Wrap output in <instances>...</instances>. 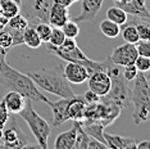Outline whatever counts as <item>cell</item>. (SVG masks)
I'll use <instances>...</instances> for the list:
<instances>
[{"instance_id":"6da1fadb","label":"cell","mask_w":150,"mask_h":149,"mask_svg":"<svg viewBox=\"0 0 150 149\" xmlns=\"http://www.w3.org/2000/svg\"><path fill=\"white\" fill-rule=\"evenodd\" d=\"M0 85L17 91L23 98L32 101H44L46 104L49 101L28 74L14 70L6 63V60L0 63Z\"/></svg>"},{"instance_id":"7a4b0ae2","label":"cell","mask_w":150,"mask_h":149,"mask_svg":"<svg viewBox=\"0 0 150 149\" xmlns=\"http://www.w3.org/2000/svg\"><path fill=\"white\" fill-rule=\"evenodd\" d=\"M33 80L37 87H41L47 93L60 98H73V93L69 82L63 73V67L54 68H41L27 73Z\"/></svg>"},{"instance_id":"3957f363","label":"cell","mask_w":150,"mask_h":149,"mask_svg":"<svg viewBox=\"0 0 150 149\" xmlns=\"http://www.w3.org/2000/svg\"><path fill=\"white\" fill-rule=\"evenodd\" d=\"M131 87V103L134 104L132 118L136 125L146 122L150 113V87L145 72H139Z\"/></svg>"},{"instance_id":"277c9868","label":"cell","mask_w":150,"mask_h":149,"mask_svg":"<svg viewBox=\"0 0 150 149\" xmlns=\"http://www.w3.org/2000/svg\"><path fill=\"white\" fill-rule=\"evenodd\" d=\"M19 116H21L25 122L28 125L30 130L33 134L37 145L42 149L47 148V139L50 136V133H52V126L47 123V121L45 118H42L37 112L33 109L32 106V100L26 99L25 107L23 109L19 112Z\"/></svg>"},{"instance_id":"5b68a950","label":"cell","mask_w":150,"mask_h":149,"mask_svg":"<svg viewBox=\"0 0 150 149\" xmlns=\"http://www.w3.org/2000/svg\"><path fill=\"white\" fill-rule=\"evenodd\" d=\"M108 73L112 80V86L107 95L101 98L114 101L122 109L127 108L131 103V89L127 86L128 81H126V79L123 77L122 71L119 70V66L114 64L112 60L108 67Z\"/></svg>"},{"instance_id":"8992f818","label":"cell","mask_w":150,"mask_h":149,"mask_svg":"<svg viewBox=\"0 0 150 149\" xmlns=\"http://www.w3.org/2000/svg\"><path fill=\"white\" fill-rule=\"evenodd\" d=\"M54 0H22L21 13L27 18L28 25L36 22H49V13Z\"/></svg>"},{"instance_id":"52a82bcc","label":"cell","mask_w":150,"mask_h":149,"mask_svg":"<svg viewBox=\"0 0 150 149\" xmlns=\"http://www.w3.org/2000/svg\"><path fill=\"white\" fill-rule=\"evenodd\" d=\"M0 144L3 148H12V149H18V148H26V147H33V145L27 144V139L25 134L21 131V128L17 126L16 121L13 120L11 126L6 128H3V135L0 139Z\"/></svg>"},{"instance_id":"ba28073f","label":"cell","mask_w":150,"mask_h":149,"mask_svg":"<svg viewBox=\"0 0 150 149\" xmlns=\"http://www.w3.org/2000/svg\"><path fill=\"white\" fill-rule=\"evenodd\" d=\"M88 84V90H91L99 96H105L110 90L112 86V80L110 76L107 71H95V72L90 73L88 79L86 80Z\"/></svg>"},{"instance_id":"9c48e42d","label":"cell","mask_w":150,"mask_h":149,"mask_svg":"<svg viewBox=\"0 0 150 149\" xmlns=\"http://www.w3.org/2000/svg\"><path fill=\"white\" fill-rule=\"evenodd\" d=\"M137 55L139 54H137V50H136L135 44L126 43V44H122V45L117 46L112 52L109 59L114 64H117V66L123 67V66H127V64H134Z\"/></svg>"},{"instance_id":"30bf717a","label":"cell","mask_w":150,"mask_h":149,"mask_svg":"<svg viewBox=\"0 0 150 149\" xmlns=\"http://www.w3.org/2000/svg\"><path fill=\"white\" fill-rule=\"evenodd\" d=\"M63 73L69 84H82L90 76L86 66L81 62H67L63 66Z\"/></svg>"},{"instance_id":"8fae6325","label":"cell","mask_w":150,"mask_h":149,"mask_svg":"<svg viewBox=\"0 0 150 149\" xmlns=\"http://www.w3.org/2000/svg\"><path fill=\"white\" fill-rule=\"evenodd\" d=\"M27 26H28V21H27V18L21 12H19L17 16L8 19V22H6L4 28L11 32V35L13 37V46L23 44L22 35H23V31L27 28Z\"/></svg>"},{"instance_id":"7c38bea8","label":"cell","mask_w":150,"mask_h":149,"mask_svg":"<svg viewBox=\"0 0 150 149\" xmlns=\"http://www.w3.org/2000/svg\"><path fill=\"white\" fill-rule=\"evenodd\" d=\"M71 98H59L55 101L49 100L47 101V106H50L53 112V121H52V126L58 127L62 126L64 122H67L69 120L68 117V103H69Z\"/></svg>"},{"instance_id":"4fadbf2b","label":"cell","mask_w":150,"mask_h":149,"mask_svg":"<svg viewBox=\"0 0 150 149\" xmlns=\"http://www.w3.org/2000/svg\"><path fill=\"white\" fill-rule=\"evenodd\" d=\"M115 5L127 13L128 16L141 17V18H148L150 17V12L146 5V0H122L117 1Z\"/></svg>"},{"instance_id":"5bb4252c","label":"cell","mask_w":150,"mask_h":149,"mask_svg":"<svg viewBox=\"0 0 150 149\" xmlns=\"http://www.w3.org/2000/svg\"><path fill=\"white\" fill-rule=\"evenodd\" d=\"M47 50L54 53L55 55H58L60 59L66 60V62H81L82 63V62H86V60L90 59L78 46H76L74 49L67 50V49H63L62 46H54V45H50L49 44Z\"/></svg>"},{"instance_id":"9a60e30c","label":"cell","mask_w":150,"mask_h":149,"mask_svg":"<svg viewBox=\"0 0 150 149\" xmlns=\"http://www.w3.org/2000/svg\"><path fill=\"white\" fill-rule=\"evenodd\" d=\"M104 0H82L81 13L76 17V22H90L96 18Z\"/></svg>"},{"instance_id":"2e32d148","label":"cell","mask_w":150,"mask_h":149,"mask_svg":"<svg viewBox=\"0 0 150 149\" xmlns=\"http://www.w3.org/2000/svg\"><path fill=\"white\" fill-rule=\"evenodd\" d=\"M104 139L107 147L112 149H136V143H137L134 138L109 134L105 133V131H104Z\"/></svg>"},{"instance_id":"e0dca14e","label":"cell","mask_w":150,"mask_h":149,"mask_svg":"<svg viewBox=\"0 0 150 149\" xmlns=\"http://www.w3.org/2000/svg\"><path fill=\"white\" fill-rule=\"evenodd\" d=\"M86 101H85L83 96H77L74 95L69 99L68 103V117L72 121H83L85 117V111H86Z\"/></svg>"},{"instance_id":"ac0fdd59","label":"cell","mask_w":150,"mask_h":149,"mask_svg":"<svg viewBox=\"0 0 150 149\" xmlns=\"http://www.w3.org/2000/svg\"><path fill=\"white\" fill-rule=\"evenodd\" d=\"M3 101H4L6 109H8L9 113L13 114H18L19 112L23 109L26 103V98H23L19 93H17L14 90H11L9 93H6L4 98H3Z\"/></svg>"},{"instance_id":"d6986e66","label":"cell","mask_w":150,"mask_h":149,"mask_svg":"<svg viewBox=\"0 0 150 149\" xmlns=\"http://www.w3.org/2000/svg\"><path fill=\"white\" fill-rule=\"evenodd\" d=\"M69 19V12H68L67 6H63L60 4H54L52 5L49 13V23L53 27H62Z\"/></svg>"},{"instance_id":"ffe728a7","label":"cell","mask_w":150,"mask_h":149,"mask_svg":"<svg viewBox=\"0 0 150 149\" xmlns=\"http://www.w3.org/2000/svg\"><path fill=\"white\" fill-rule=\"evenodd\" d=\"M76 134H77V128L73 125V127L68 131L59 134L55 138L54 141V148L55 149H73L74 141H76Z\"/></svg>"},{"instance_id":"44dd1931","label":"cell","mask_w":150,"mask_h":149,"mask_svg":"<svg viewBox=\"0 0 150 149\" xmlns=\"http://www.w3.org/2000/svg\"><path fill=\"white\" fill-rule=\"evenodd\" d=\"M22 39H23V44H26V45L31 49H39L42 44L41 39L39 37V35H37L36 30L30 25L27 26V28L23 31Z\"/></svg>"},{"instance_id":"7402d4cb","label":"cell","mask_w":150,"mask_h":149,"mask_svg":"<svg viewBox=\"0 0 150 149\" xmlns=\"http://www.w3.org/2000/svg\"><path fill=\"white\" fill-rule=\"evenodd\" d=\"M21 12V5L14 0H0V13L6 19L17 16Z\"/></svg>"},{"instance_id":"603a6c76","label":"cell","mask_w":150,"mask_h":149,"mask_svg":"<svg viewBox=\"0 0 150 149\" xmlns=\"http://www.w3.org/2000/svg\"><path fill=\"white\" fill-rule=\"evenodd\" d=\"M100 31L104 36L109 37V39H114V37L119 36L121 33V26L117 25V23L112 22L110 19H104V21L100 22Z\"/></svg>"},{"instance_id":"cb8c5ba5","label":"cell","mask_w":150,"mask_h":149,"mask_svg":"<svg viewBox=\"0 0 150 149\" xmlns=\"http://www.w3.org/2000/svg\"><path fill=\"white\" fill-rule=\"evenodd\" d=\"M107 18L110 19L112 22L117 23L119 26H123L126 22H127L128 14L126 13L123 9H121L119 6H110V8L107 11Z\"/></svg>"},{"instance_id":"d4e9b609","label":"cell","mask_w":150,"mask_h":149,"mask_svg":"<svg viewBox=\"0 0 150 149\" xmlns=\"http://www.w3.org/2000/svg\"><path fill=\"white\" fill-rule=\"evenodd\" d=\"M73 122L77 128L76 141H74L73 148L74 149H87V143H88V139H90V135H87L85 133V130L82 128V125H81V121H73Z\"/></svg>"},{"instance_id":"484cf974","label":"cell","mask_w":150,"mask_h":149,"mask_svg":"<svg viewBox=\"0 0 150 149\" xmlns=\"http://www.w3.org/2000/svg\"><path fill=\"white\" fill-rule=\"evenodd\" d=\"M123 26L125 27L121 28V32H122V37L125 39V41L131 43V44H136L140 40L136 27L132 25V23H128V22H126Z\"/></svg>"},{"instance_id":"4316f807","label":"cell","mask_w":150,"mask_h":149,"mask_svg":"<svg viewBox=\"0 0 150 149\" xmlns=\"http://www.w3.org/2000/svg\"><path fill=\"white\" fill-rule=\"evenodd\" d=\"M30 26H32L33 28L36 30L37 35H39V37L41 39L42 43L49 41V36H50V32H52V28H53V26L50 25L49 22H36Z\"/></svg>"},{"instance_id":"83f0119b","label":"cell","mask_w":150,"mask_h":149,"mask_svg":"<svg viewBox=\"0 0 150 149\" xmlns=\"http://www.w3.org/2000/svg\"><path fill=\"white\" fill-rule=\"evenodd\" d=\"M60 28H62V31L66 37L76 39L78 36V33H80V26H78V23L76 21H69V19H68Z\"/></svg>"},{"instance_id":"f1b7e54d","label":"cell","mask_w":150,"mask_h":149,"mask_svg":"<svg viewBox=\"0 0 150 149\" xmlns=\"http://www.w3.org/2000/svg\"><path fill=\"white\" fill-rule=\"evenodd\" d=\"M66 36L62 31L60 27H53L52 28V32H50V36H49V43L50 45H54V46H60L62 43L64 41Z\"/></svg>"},{"instance_id":"f546056e","label":"cell","mask_w":150,"mask_h":149,"mask_svg":"<svg viewBox=\"0 0 150 149\" xmlns=\"http://www.w3.org/2000/svg\"><path fill=\"white\" fill-rule=\"evenodd\" d=\"M0 46L6 50L13 48V37L11 35V32L5 28L0 30Z\"/></svg>"},{"instance_id":"4dcf8cb0","label":"cell","mask_w":150,"mask_h":149,"mask_svg":"<svg viewBox=\"0 0 150 149\" xmlns=\"http://www.w3.org/2000/svg\"><path fill=\"white\" fill-rule=\"evenodd\" d=\"M134 64L136 66L139 72H148L150 70V58L149 57H144V55H137L135 59Z\"/></svg>"},{"instance_id":"1f68e13d","label":"cell","mask_w":150,"mask_h":149,"mask_svg":"<svg viewBox=\"0 0 150 149\" xmlns=\"http://www.w3.org/2000/svg\"><path fill=\"white\" fill-rule=\"evenodd\" d=\"M136 50H137L139 55H144V57H150V41L149 40H139L135 44Z\"/></svg>"},{"instance_id":"d6a6232c","label":"cell","mask_w":150,"mask_h":149,"mask_svg":"<svg viewBox=\"0 0 150 149\" xmlns=\"http://www.w3.org/2000/svg\"><path fill=\"white\" fill-rule=\"evenodd\" d=\"M137 73H139V71H137V68H136L135 64H127V66H123L122 74H123L126 81H128V82H131V81L137 76Z\"/></svg>"},{"instance_id":"836d02e7","label":"cell","mask_w":150,"mask_h":149,"mask_svg":"<svg viewBox=\"0 0 150 149\" xmlns=\"http://www.w3.org/2000/svg\"><path fill=\"white\" fill-rule=\"evenodd\" d=\"M8 120H9V112L6 109L4 101L1 100L0 101V126L4 127L6 122H8Z\"/></svg>"},{"instance_id":"e575fe53","label":"cell","mask_w":150,"mask_h":149,"mask_svg":"<svg viewBox=\"0 0 150 149\" xmlns=\"http://www.w3.org/2000/svg\"><path fill=\"white\" fill-rule=\"evenodd\" d=\"M82 96H83L85 101H86V104H94V103H98V101H100V99H101L100 96L96 95L95 93H93L91 90H87Z\"/></svg>"},{"instance_id":"d590c367","label":"cell","mask_w":150,"mask_h":149,"mask_svg":"<svg viewBox=\"0 0 150 149\" xmlns=\"http://www.w3.org/2000/svg\"><path fill=\"white\" fill-rule=\"evenodd\" d=\"M107 148L108 147L104 143H101V141H99V140H96V139H94L93 136H90V139H88L87 149H107Z\"/></svg>"},{"instance_id":"8d00e7d4","label":"cell","mask_w":150,"mask_h":149,"mask_svg":"<svg viewBox=\"0 0 150 149\" xmlns=\"http://www.w3.org/2000/svg\"><path fill=\"white\" fill-rule=\"evenodd\" d=\"M60 46H62L63 49L71 50V49H74V48H76V46H78V45H77V43H76V40H74V39H72V37H66Z\"/></svg>"},{"instance_id":"74e56055","label":"cell","mask_w":150,"mask_h":149,"mask_svg":"<svg viewBox=\"0 0 150 149\" xmlns=\"http://www.w3.org/2000/svg\"><path fill=\"white\" fill-rule=\"evenodd\" d=\"M136 149H150V141L149 140H144L136 143Z\"/></svg>"},{"instance_id":"f35d334b","label":"cell","mask_w":150,"mask_h":149,"mask_svg":"<svg viewBox=\"0 0 150 149\" xmlns=\"http://www.w3.org/2000/svg\"><path fill=\"white\" fill-rule=\"evenodd\" d=\"M54 3H55V4H60L63 6H67V8H69V6L72 5L71 0H54Z\"/></svg>"},{"instance_id":"ab89813d","label":"cell","mask_w":150,"mask_h":149,"mask_svg":"<svg viewBox=\"0 0 150 149\" xmlns=\"http://www.w3.org/2000/svg\"><path fill=\"white\" fill-rule=\"evenodd\" d=\"M6 53H8V50H6V49H3L1 46H0V63H3V62L5 60Z\"/></svg>"},{"instance_id":"60d3db41","label":"cell","mask_w":150,"mask_h":149,"mask_svg":"<svg viewBox=\"0 0 150 149\" xmlns=\"http://www.w3.org/2000/svg\"><path fill=\"white\" fill-rule=\"evenodd\" d=\"M6 22H8V19L5 18L4 16H1V13H0V30H3L6 25Z\"/></svg>"},{"instance_id":"b9f144b4","label":"cell","mask_w":150,"mask_h":149,"mask_svg":"<svg viewBox=\"0 0 150 149\" xmlns=\"http://www.w3.org/2000/svg\"><path fill=\"white\" fill-rule=\"evenodd\" d=\"M3 128H4V127L0 126V139H1V135H3Z\"/></svg>"},{"instance_id":"7bdbcfd3","label":"cell","mask_w":150,"mask_h":149,"mask_svg":"<svg viewBox=\"0 0 150 149\" xmlns=\"http://www.w3.org/2000/svg\"><path fill=\"white\" fill-rule=\"evenodd\" d=\"M14 1H16V3H18V4H19V5H21V3H22V0H14Z\"/></svg>"},{"instance_id":"ee69618b","label":"cell","mask_w":150,"mask_h":149,"mask_svg":"<svg viewBox=\"0 0 150 149\" xmlns=\"http://www.w3.org/2000/svg\"><path fill=\"white\" fill-rule=\"evenodd\" d=\"M71 1H72V4H73V3H76V1H78V0H71Z\"/></svg>"},{"instance_id":"f6af8a7d","label":"cell","mask_w":150,"mask_h":149,"mask_svg":"<svg viewBox=\"0 0 150 149\" xmlns=\"http://www.w3.org/2000/svg\"><path fill=\"white\" fill-rule=\"evenodd\" d=\"M113 1H114V3H117V1H122V0H113Z\"/></svg>"},{"instance_id":"bcb514c9","label":"cell","mask_w":150,"mask_h":149,"mask_svg":"<svg viewBox=\"0 0 150 149\" xmlns=\"http://www.w3.org/2000/svg\"><path fill=\"white\" fill-rule=\"evenodd\" d=\"M1 148H3V147H1V144H0V149H1Z\"/></svg>"}]
</instances>
